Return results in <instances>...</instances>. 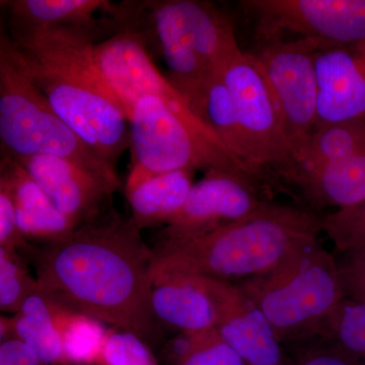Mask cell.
Returning a JSON list of instances; mask_svg holds the SVG:
<instances>
[{
	"label": "cell",
	"mask_w": 365,
	"mask_h": 365,
	"mask_svg": "<svg viewBox=\"0 0 365 365\" xmlns=\"http://www.w3.org/2000/svg\"><path fill=\"white\" fill-rule=\"evenodd\" d=\"M38 280L18 251L0 247V309L18 314L24 302L37 289Z\"/></svg>",
	"instance_id": "484cf974"
},
{
	"label": "cell",
	"mask_w": 365,
	"mask_h": 365,
	"mask_svg": "<svg viewBox=\"0 0 365 365\" xmlns=\"http://www.w3.org/2000/svg\"><path fill=\"white\" fill-rule=\"evenodd\" d=\"M253 56L279 109L294 163L316 127L319 83L314 56L323 46L317 41L258 40Z\"/></svg>",
	"instance_id": "52a82bcc"
},
{
	"label": "cell",
	"mask_w": 365,
	"mask_h": 365,
	"mask_svg": "<svg viewBox=\"0 0 365 365\" xmlns=\"http://www.w3.org/2000/svg\"><path fill=\"white\" fill-rule=\"evenodd\" d=\"M93 58L127 117L139 98L153 96L160 98L170 111L192 128L220 143L213 131L170 85L167 76L160 73L148 47L135 34L121 31L97 43L93 47Z\"/></svg>",
	"instance_id": "9c48e42d"
},
{
	"label": "cell",
	"mask_w": 365,
	"mask_h": 365,
	"mask_svg": "<svg viewBox=\"0 0 365 365\" xmlns=\"http://www.w3.org/2000/svg\"><path fill=\"white\" fill-rule=\"evenodd\" d=\"M30 246L19 227L13 195L6 182L0 181V247L25 252Z\"/></svg>",
	"instance_id": "4dcf8cb0"
},
{
	"label": "cell",
	"mask_w": 365,
	"mask_h": 365,
	"mask_svg": "<svg viewBox=\"0 0 365 365\" xmlns=\"http://www.w3.org/2000/svg\"><path fill=\"white\" fill-rule=\"evenodd\" d=\"M235 285L265 314L285 346L321 335L346 299L338 260L319 240L272 272Z\"/></svg>",
	"instance_id": "5b68a950"
},
{
	"label": "cell",
	"mask_w": 365,
	"mask_h": 365,
	"mask_svg": "<svg viewBox=\"0 0 365 365\" xmlns=\"http://www.w3.org/2000/svg\"><path fill=\"white\" fill-rule=\"evenodd\" d=\"M323 228L341 254L365 249V200L323 216Z\"/></svg>",
	"instance_id": "4316f807"
},
{
	"label": "cell",
	"mask_w": 365,
	"mask_h": 365,
	"mask_svg": "<svg viewBox=\"0 0 365 365\" xmlns=\"http://www.w3.org/2000/svg\"><path fill=\"white\" fill-rule=\"evenodd\" d=\"M13 158L78 227L111 207L113 195L121 188L66 158L48 155Z\"/></svg>",
	"instance_id": "4fadbf2b"
},
{
	"label": "cell",
	"mask_w": 365,
	"mask_h": 365,
	"mask_svg": "<svg viewBox=\"0 0 365 365\" xmlns=\"http://www.w3.org/2000/svg\"><path fill=\"white\" fill-rule=\"evenodd\" d=\"M182 365H249L222 340L217 330L210 331L205 340Z\"/></svg>",
	"instance_id": "f546056e"
},
{
	"label": "cell",
	"mask_w": 365,
	"mask_h": 365,
	"mask_svg": "<svg viewBox=\"0 0 365 365\" xmlns=\"http://www.w3.org/2000/svg\"><path fill=\"white\" fill-rule=\"evenodd\" d=\"M131 170L125 190L177 170L222 169L255 176L225 146L177 117L160 98H139L129 114ZM262 179V178H260Z\"/></svg>",
	"instance_id": "8992f818"
},
{
	"label": "cell",
	"mask_w": 365,
	"mask_h": 365,
	"mask_svg": "<svg viewBox=\"0 0 365 365\" xmlns=\"http://www.w3.org/2000/svg\"><path fill=\"white\" fill-rule=\"evenodd\" d=\"M323 216L274 203L196 239L153 249V283L177 276H202L237 283L272 272L290 257L319 241Z\"/></svg>",
	"instance_id": "3957f363"
},
{
	"label": "cell",
	"mask_w": 365,
	"mask_h": 365,
	"mask_svg": "<svg viewBox=\"0 0 365 365\" xmlns=\"http://www.w3.org/2000/svg\"><path fill=\"white\" fill-rule=\"evenodd\" d=\"M0 4L7 14L11 39L59 29L104 35L110 33L107 19L98 20L96 14H109L115 6L107 0H2Z\"/></svg>",
	"instance_id": "9a60e30c"
},
{
	"label": "cell",
	"mask_w": 365,
	"mask_h": 365,
	"mask_svg": "<svg viewBox=\"0 0 365 365\" xmlns=\"http://www.w3.org/2000/svg\"><path fill=\"white\" fill-rule=\"evenodd\" d=\"M24 253L32 259L40 287L72 311L136 334L148 345L155 340V255L131 217L111 206L64 241Z\"/></svg>",
	"instance_id": "6da1fadb"
},
{
	"label": "cell",
	"mask_w": 365,
	"mask_h": 365,
	"mask_svg": "<svg viewBox=\"0 0 365 365\" xmlns=\"http://www.w3.org/2000/svg\"><path fill=\"white\" fill-rule=\"evenodd\" d=\"M0 181L6 182L13 195L19 227L26 241L57 244L78 227L60 212L42 187L20 163L9 155H1Z\"/></svg>",
	"instance_id": "2e32d148"
},
{
	"label": "cell",
	"mask_w": 365,
	"mask_h": 365,
	"mask_svg": "<svg viewBox=\"0 0 365 365\" xmlns=\"http://www.w3.org/2000/svg\"><path fill=\"white\" fill-rule=\"evenodd\" d=\"M194 170H173L125 190L131 220L139 230L172 222L184 207L193 187Z\"/></svg>",
	"instance_id": "d6986e66"
},
{
	"label": "cell",
	"mask_w": 365,
	"mask_h": 365,
	"mask_svg": "<svg viewBox=\"0 0 365 365\" xmlns=\"http://www.w3.org/2000/svg\"><path fill=\"white\" fill-rule=\"evenodd\" d=\"M96 365H158L150 345L136 334L109 329Z\"/></svg>",
	"instance_id": "83f0119b"
},
{
	"label": "cell",
	"mask_w": 365,
	"mask_h": 365,
	"mask_svg": "<svg viewBox=\"0 0 365 365\" xmlns=\"http://www.w3.org/2000/svg\"><path fill=\"white\" fill-rule=\"evenodd\" d=\"M319 125L365 118V40L329 46L314 56Z\"/></svg>",
	"instance_id": "5bb4252c"
},
{
	"label": "cell",
	"mask_w": 365,
	"mask_h": 365,
	"mask_svg": "<svg viewBox=\"0 0 365 365\" xmlns=\"http://www.w3.org/2000/svg\"><path fill=\"white\" fill-rule=\"evenodd\" d=\"M263 181L235 170H208L192 187L182 210L163 228L158 244L190 241L249 215L271 201Z\"/></svg>",
	"instance_id": "8fae6325"
},
{
	"label": "cell",
	"mask_w": 365,
	"mask_h": 365,
	"mask_svg": "<svg viewBox=\"0 0 365 365\" xmlns=\"http://www.w3.org/2000/svg\"><path fill=\"white\" fill-rule=\"evenodd\" d=\"M290 347L294 357L289 365H362L342 346L322 336Z\"/></svg>",
	"instance_id": "f1b7e54d"
},
{
	"label": "cell",
	"mask_w": 365,
	"mask_h": 365,
	"mask_svg": "<svg viewBox=\"0 0 365 365\" xmlns=\"http://www.w3.org/2000/svg\"><path fill=\"white\" fill-rule=\"evenodd\" d=\"M312 205L351 207L365 200V146L350 157L330 163L300 180Z\"/></svg>",
	"instance_id": "ffe728a7"
},
{
	"label": "cell",
	"mask_w": 365,
	"mask_h": 365,
	"mask_svg": "<svg viewBox=\"0 0 365 365\" xmlns=\"http://www.w3.org/2000/svg\"><path fill=\"white\" fill-rule=\"evenodd\" d=\"M0 145L11 158H66L122 186L117 170L102 160L55 112L26 69L7 29L0 28Z\"/></svg>",
	"instance_id": "277c9868"
},
{
	"label": "cell",
	"mask_w": 365,
	"mask_h": 365,
	"mask_svg": "<svg viewBox=\"0 0 365 365\" xmlns=\"http://www.w3.org/2000/svg\"><path fill=\"white\" fill-rule=\"evenodd\" d=\"M216 330L249 365H289L270 322L250 299Z\"/></svg>",
	"instance_id": "44dd1931"
},
{
	"label": "cell",
	"mask_w": 365,
	"mask_h": 365,
	"mask_svg": "<svg viewBox=\"0 0 365 365\" xmlns=\"http://www.w3.org/2000/svg\"><path fill=\"white\" fill-rule=\"evenodd\" d=\"M232 283L177 276L153 283L150 306L157 322L179 333L215 330L248 302Z\"/></svg>",
	"instance_id": "7c38bea8"
},
{
	"label": "cell",
	"mask_w": 365,
	"mask_h": 365,
	"mask_svg": "<svg viewBox=\"0 0 365 365\" xmlns=\"http://www.w3.org/2000/svg\"><path fill=\"white\" fill-rule=\"evenodd\" d=\"M100 35L59 29L11 40L55 112L117 170L118 160L130 148V124L93 58Z\"/></svg>",
	"instance_id": "7a4b0ae2"
},
{
	"label": "cell",
	"mask_w": 365,
	"mask_h": 365,
	"mask_svg": "<svg viewBox=\"0 0 365 365\" xmlns=\"http://www.w3.org/2000/svg\"><path fill=\"white\" fill-rule=\"evenodd\" d=\"M338 266L346 299L365 302V249L342 253Z\"/></svg>",
	"instance_id": "1f68e13d"
},
{
	"label": "cell",
	"mask_w": 365,
	"mask_h": 365,
	"mask_svg": "<svg viewBox=\"0 0 365 365\" xmlns=\"http://www.w3.org/2000/svg\"><path fill=\"white\" fill-rule=\"evenodd\" d=\"M253 155L255 170H270L294 184L297 165L272 91L250 53L242 52L220 72Z\"/></svg>",
	"instance_id": "ba28073f"
},
{
	"label": "cell",
	"mask_w": 365,
	"mask_h": 365,
	"mask_svg": "<svg viewBox=\"0 0 365 365\" xmlns=\"http://www.w3.org/2000/svg\"><path fill=\"white\" fill-rule=\"evenodd\" d=\"M0 365H45L37 352L16 336L0 343Z\"/></svg>",
	"instance_id": "836d02e7"
},
{
	"label": "cell",
	"mask_w": 365,
	"mask_h": 365,
	"mask_svg": "<svg viewBox=\"0 0 365 365\" xmlns=\"http://www.w3.org/2000/svg\"><path fill=\"white\" fill-rule=\"evenodd\" d=\"M210 331L178 334L176 337L170 340L163 348V359L169 365H182L205 340Z\"/></svg>",
	"instance_id": "d6a6232c"
},
{
	"label": "cell",
	"mask_w": 365,
	"mask_h": 365,
	"mask_svg": "<svg viewBox=\"0 0 365 365\" xmlns=\"http://www.w3.org/2000/svg\"><path fill=\"white\" fill-rule=\"evenodd\" d=\"M319 336L335 341L365 365V302L343 300Z\"/></svg>",
	"instance_id": "d4e9b609"
},
{
	"label": "cell",
	"mask_w": 365,
	"mask_h": 365,
	"mask_svg": "<svg viewBox=\"0 0 365 365\" xmlns=\"http://www.w3.org/2000/svg\"><path fill=\"white\" fill-rule=\"evenodd\" d=\"M105 324L71 311L63 328L66 365H96L108 333Z\"/></svg>",
	"instance_id": "cb8c5ba5"
},
{
	"label": "cell",
	"mask_w": 365,
	"mask_h": 365,
	"mask_svg": "<svg viewBox=\"0 0 365 365\" xmlns=\"http://www.w3.org/2000/svg\"><path fill=\"white\" fill-rule=\"evenodd\" d=\"M72 311L38 285L18 314L1 316L0 338L16 336L31 346L45 365H66L63 328Z\"/></svg>",
	"instance_id": "e0dca14e"
},
{
	"label": "cell",
	"mask_w": 365,
	"mask_h": 365,
	"mask_svg": "<svg viewBox=\"0 0 365 365\" xmlns=\"http://www.w3.org/2000/svg\"><path fill=\"white\" fill-rule=\"evenodd\" d=\"M365 146L364 119L319 125L295 158L294 184L313 170L350 157Z\"/></svg>",
	"instance_id": "7402d4cb"
},
{
	"label": "cell",
	"mask_w": 365,
	"mask_h": 365,
	"mask_svg": "<svg viewBox=\"0 0 365 365\" xmlns=\"http://www.w3.org/2000/svg\"><path fill=\"white\" fill-rule=\"evenodd\" d=\"M258 40L283 34L317 41L323 47L365 40V0H246Z\"/></svg>",
	"instance_id": "30bf717a"
},
{
	"label": "cell",
	"mask_w": 365,
	"mask_h": 365,
	"mask_svg": "<svg viewBox=\"0 0 365 365\" xmlns=\"http://www.w3.org/2000/svg\"><path fill=\"white\" fill-rule=\"evenodd\" d=\"M190 44L216 74L242 51L232 21L215 4L198 0H175Z\"/></svg>",
	"instance_id": "ac0fdd59"
},
{
	"label": "cell",
	"mask_w": 365,
	"mask_h": 365,
	"mask_svg": "<svg viewBox=\"0 0 365 365\" xmlns=\"http://www.w3.org/2000/svg\"><path fill=\"white\" fill-rule=\"evenodd\" d=\"M204 120L232 157L244 163L255 176L264 179L255 170L251 148L240 124L230 91L220 74L211 81L206 91Z\"/></svg>",
	"instance_id": "603a6c76"
}]
</instances>
